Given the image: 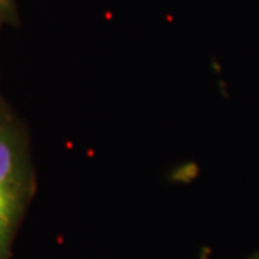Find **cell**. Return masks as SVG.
<instances>
[{
    "mask_svg": "<svg viewBox=\"0 0 259 259\" xmlns=\"http://www.w3.org/2000/svg\"><path fill=\"white\" fill-rule=\"evenodd\" d=\"M30 195L25 143L12 123L0 121V259H12L14 241Z\"/></svg>",
    "mask_w": 259,
    "mask_h": 259,
    "instance_id": "1",
    "label": "cell"
},
{
    "mask_svg": "<svg viewBox=\"0 0 259 259\" xmlns=\"http://www.w3.org/2000/svg\"><path fill=\"white\" fill-rule=\"evenodd\" d=\"M251 259H259V254H256L254 257H251Z\"/></svg>",
    "mask_w": 259,
    "mask_h": 259,
    "instance_id": "2",
    "label": "cell"
}]
</instances>
